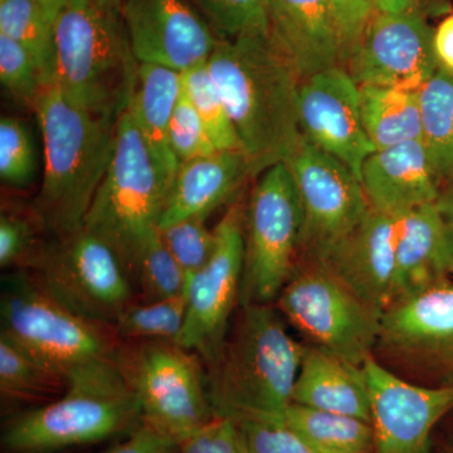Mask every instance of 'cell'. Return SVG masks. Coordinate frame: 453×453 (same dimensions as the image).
I'll return each instance as SVG.
<instances>
[{
    "label": "cell",
    "mask_w": 453,
    "mask_h": 453,
    "mask_svg": "<svg viewBox=\"0 0 453 453\" xmlns=\"http://www.w3.org/2000/svg\"><path fill=\"white\" fill-rule=\"evenodd\" d=\"M297 113L301 135L344 163L359 179L375 148L363 125L359 86L347 68L335 65L303 80Z\"/></svg>",
    "instance_id": "obj_18"
},
{
    "label": "cell",
    "mask_w": 453,
    "mask_h": 453,
    "mask_svg": "<svg viewBox=\"0 0 453 453\" xmlns=\"http://www.w3.org/2000/svg\"><path fill=\"white\" fill-rule=\"evenodd\" d=\"M2 335L70 380L113 362L120 340L110 325L88 320L55 299L26 268L2 277Z\"/></svg>",
    "instance_id": "obj_7"
},
{
    "label": "cell",
    "mask_w": 453,
    "mask_h": 453,
    "mask_svg": "<svg viewBox=\"0 0 453 453\" xmlns=\"http://www.w3.org/2000/svg\"><path fill=\"white\" fill-rule=\"evenodd\" d=\"M0 33L28 50L40 71L43 88L53 83V23L35 0H0Z\"/></svg>",
    "instance_id": "obj_30"
},
{
    "label": "cell",
    "mask_w": 453,
    "mask_h": 453,
    "mask_svg": "<svg viewBox=\"0 0 453 453\" xmlns=\"http://www.w3.org/2000/svg\"><path fill=\"white\" fill-rule=\"evenodd\" d=\"M169 142L179 163L219 151L184 89L170 120Z\"/></svg>",
    "instance_id": "obj_39"
},
{
    "label": "cell",
    "mask_w": 453,
    "mask_h": 453,
    "mask_svg": "<svg viewBox=\"0 0 453 453\" xmlns=\"http://www.w3.org/2000/svg\"><path fill=\"white\" fill-rule=\"evenodd\" d=\"M142 421L178 442L216 417L202 357L172 340L120 342L115 357Z\"/></svg>",
    "instance_id": "obj_8"
},
{
    "label": "cell",
    "mask_w": 453,
    "mask_h": 453,
    "mask_svg": "<svg viewBox=\"0 0 453 453\" xmlns=\"http://www.w3.org/2000/svg\"><path fill=\"white\" fill-rule=\"evenodd\" d=\"M180 453H241L237 428L226 417L216 416L180 442Z\"/></svg>",
    "instance_id": "obj_42"
},
{
    "label": "cell",
    "mask_w": 453,
    "mask_h": 453,
    "mask_svg": "<svg viewBox=\"0 0 453 453\" xmlns=\"http://www.w3.org/2000/svg\"><path fill=\"white\" fill-rule=\"evenodd\" d=\"M183 91L181 73L160 65L138 64L127 106L155 164L172 188L180 163L169 142V125Z\"/></svg>",
    "instance_id": "obj_25"
},
{
    "label": "cell",
    "mask_w": 453,
    "mask_h": 453,
    "mask_svg": "<svg viewBox=\"0 0 453 453\" xmlns=\"http://www.w3.org/2000/svg\"><path fill=\"white\" fill-rule=\"evenodd\" d=\"M396 235L398 219L371 207L319 265L381 315L392 301Z\"/></svg>",
    "instance_id": "obj_19"
},
{
    "label": "cell",
    "mask_w": 453,
    "mask_h": 453,
    "mask_svg": "<svg viewBox=\"0 0 453 453\" xmlns=\"http://www.w3.org/2000/svg\"><path fill=\"white\" fill-rule=\"evenodd\" d=\"M222 38L267 35L268 0H190Z\"/></svg>",
    "instance_id": "obj_34"
},
{
    "label": "cell",
    "mask_w": 453,
    "mask_h": 453,
    "mask_svg": "<svg viewBox=\"0 0 453 453\" xmlns=\"http://www.w3.org/2000/svg\"><path fill=\"white\" fill-rule=\"evenodd\" d=\"M35 2H37V4L46 12L47 16H49L50 20H52V23H55L59 12L68 4L70 0H35Z\"/></svg>",
    "instance_id": "obj_47"
},
{
    "label": "cell",
    "mask_w": 453,
    "mask_h": 453,
    "mask_svg": "<svg viewBox=\"0 0 453 453\" xmlns=\"http://www.w3.org/2000/svg\"><path fill=\"white\" fill-rule=\"evenodd\" d=\"M440 67L434 29L421 11L372 12L345 68L357 86L418 91Z\"/></svg>",
    "instance_id": "obj_15"
},
{
    "label": "cell",
    "mask_w": 453,
    "mask_h": 453,
    "mask_svg": "<svg viewBox=\"0 0 453 453\" xmlns=\"http://www.w3.org/2000/svg\"><path fill=\"white\" fill-rule=\"evenodd\" d=\"M160 237L187 277L195 275L213 255L216 229L208 228L205 219L180 220L160 229Z\"/></svg>",
    "instance_id": "obj_36"
},
{
    "label": "cell",
    "mask_w": 453,
    "mask_h": 453,
    "mask_svg": "<svg viewBox=\"0 0 453 453\" xmlns=\"http://www.w3.org/2000/svg\"><path fill=\"white\" fill-rule=\"evenodd\" d=\"M244 213L246 207L241 202L229 207L214 228L217 243L213 255L188 282L186 320L174 342L198 354L204 365L219 354L240 308Z\"/></svg>",
    "instance_id": "obj_14"
},
{
    "label": "cell",
    "mask_w": 453,
    "mask_h": 453,
    "mask_svg": "<svg viewBox=\"0 0 453 453\" xmlns=\"http://www.w3.org/2000/svg\"><path fill=\"white\" fill-rule=\"evenodd\" d=\"M339 33L342 65L345 67L359 43L374 7L372 0H326Z\"/></svg>",
    "instance_id": "obj_41"
},
{
    "label": "cell",
    "mask_w": 453,
    "mask_h": 453,
    "mask_svg": "<svg viewBox=\"0 0 453 453\" xmlns=\"http://www.w3.org/2000/svg\"><path fill=\"white\" fill-rule=\"evenodd\" d=\"M120 11L138 64L184 73L207 64L219 41L186 0H120Z\"/></svg>",
    "instance_id": "obj_17"
},
{
    "label": "cell",
    "mask_w": 453,
    "mask_h": 453,
    "mask_svg": "<svg viewBox=\"0 0 453 453\" xmlns=\"http://www.w3.org/2000/svg\"><path fill=\"white\" fill-rule=\"evenodd\" d=\"M251 175L241 150L216 151L180 163L170 188L160 229L189 219H207L240 192Z\"/></svg>",
    "instance_id": "obj_22"
},
{
    "label": "cell",
    "mask_w": 453,
    "mask_h": 453,
    "mask_svg": "<svg viewBox=\"0 0 453 453\" xmlns=\"http://www.w3.org/2000/svg\"><path fill=\"white\" fill-rule=\"evenodd\" d=\"M41 246L35 240L32 220L3 211L0 217V266L3 270L26 268Z\"/></svg>",
    "instance_id": "obj_40"
},
{
    "label": "cell",
    "mask_w": 453,
    "mask_h": 453,
    "mask_svg": "<svg viewBox=\"0 0 453 453\" xmlns=\"http://www.w3.org/2000/svg\"><path fill=\"white\" fill-rule=\"evenodd\" d=\"M303 208L285 163L259 174L244 213L240 306L275 303L301 264Z\"/></svg>",
    "instance_id": "obj_9"
},
{
    "label": "cell",
    "mask_w": 453,
    "mask_h": 453,
    "mask_svg": "<svg viewBox=\"0 0 453 453\" xmlns=\"http://www.w3.org/2000/svg\"><path fill=\"white\" fill-rule=\"evenodd\" d=\"M189 282V281H188ZM188 309V288L177 296L131 303L112 324L120 342L172 340L181 332Z\"/></svg>",
    "instance_id": "obj_31"
},
{
    "label": "cell",
    "mask_w": 453,
    "mask_h": 453,
    "mask_svg": "<svg viewBox=\"0 0 453 453\" xmlns=\"http://www.w3.org/2000/svg\"><path fill=\"white\" fill-rule=\"evenodd\" d=\"M0 82L12 96L33 107L43 88L40 71L28 50L0 33Z\"/></svg>",
    "instance_id": "obj_37"
},
{
    "label": "cell",
    "mask_w": 453,
    "mask_h": 453,
    "mask_svg": "<svg viewBox=\"0 0 453 453\" xmlns=\"http://www.w3.org/2000/svg\"><path fill=\"white\" fill-rule=\"evenodd\" d=\"M26 270L59 303L96 323L112 326L135 301V288L120 259L85 228L42 244Z\"/></svg>",
    "instance_id": "obj_12"
},
{
    "label": "cell",
    "mask_w": 453,
    "mask_h": 453,
    "mask_svg": "<svg viewBox=\"0 0 453 453\" xmlns=\"http://www.w3.org/2000/svg\"><path fill=\"white\" fill-rule=\"evenodd\" d=\"M371 395L372 453H432L431 434L453 408V386L411 383L371 356L365 362Z\"/></svg>",
    "instance_id": "obj_16"
},
{
    "label": "cell",
    "mask_w": 453,
    "mask_h": 453,
    "mask_svg": "<svg viewBox=\"0 0 453 453\" xmlns=\"http://www.w3.org/2000/svg\"><path fill=\"white\" fill-rule=\"evenodd\" d=\"M372 357L411 383L453 386V277L390 303Z\"/></svg>",
    "instance_id": "obj_11"
},
{
    "label": "cell",
    "mask_w": 453,
    "mask_h": 453,
    "mask_svg": "<svg viewBox=\"0 0 453 453\" xmlns=\"http://www.w3.org/2000/svg\"><path fill=\"white\" fill-rule=\"evenodd\" d=\"M183 89L217 150H242V144L207 64L181 73Z\"/></svg>",
    "instance_id": "obj_32"
},
{
    "label": "cell",
    "mask_w": 453,
    "mask_h": 453,
    "mask_svg": "<svg viewBox=\"0 0 453 453\" xmlns=\"http://www.w3.org/2000/svg\"><path fill=\"white\" fill-rule=\"evenodd\" d=\"M292 403L371 422L365 365L305 344Z\"/></svg>",
    "instance_id": "obj_24"
},
{
    "label": "cell",
    "mask_w": 453,
    "mask_h": 453,
    "mask_svg": "<svg viewBox=\"0 0 453 453\" xmlns=\"http://www.w3.org/2000/svg\"><path fill=\"white\" fill-rule=\"evenodd\" d=\"M451 277V249L436 202L399 217L390 303Z\"/></svg>",
    "instance_id": "obj_23"
},
{
    "label": "cell",
    "mask_w": 453,
    "mask_h": 453,
    "mask_svg": "<svg viewBox=\"0 0 453 453\" xmlns=\"http://www.w3.org/2000/svg\"><path fill=\"white\" fill-rule=\"evenodd\" d=\"M252 177L285 163L299 144L303 80L268 35L220 38L207 62Z\"/></svg>",
    "instance_id": "obj_1"
},
{
    "label": "cell",
    "mask_w": 453,
    "mask_h": 453,
    "mask_svg": "<svg viewBox=\"0 0 453 453\" xmlns=\"http://www.w3.org/2000/svg\"><path fill=\"white\" fill-rule=\"evenodd\" d=\"M67 380L0 334V395L3 404L38 405L64 395ZM37 405V407H38Z\"/></svg>",
    "instance_id": "obj_28"
},
{
    "label": "cell",
    "mask_w": 453,
    "mask_h": 453,
    "mask_svg": "<svg viewBox=\"0 0 453 453\" xmlns=\"http://www.w3.org/2000/svg\"><path fill=\"white\" fill-rule=\"evenodd\" d=\"M188 281L189 277L170 255L159 232L140 257L134 288L138 286L142 301H159L186 291Z\"/></svg>",
    "instance_id": "obj_33"
},
{
    "label": "cell",
    "mask_w": 453,
    "mask_h": 453,
    "mask_svg": "<svg viewBox=\"0 0 453 453\" xmlns=\"http://www.w3.org/2000/svg\"><path fill=\"white\" fill-rule=\"evenodd\" d=\"M303 349L273 303L240 306L219 354L204 365L214 414L283 421Z\"/></svg>",
    "instance_id": "obj_2"
},
{
    "label": "cell",
    "mask_w": 453,
    "mask_h": 453,
    "mask_svg": "<svg viewBox=\"0 0 453 453\" xmlns=\"http://www.w3.org/2000/svg\"><path fill=\"white\" fill-rule=\"evenodd\" d=\"M359 180L372 210L396 219L436 202L443 184L421 139L372 151Z\"/></svg>",
    "instance_id": "obj_20"
},
{
    "label": "cell",
    "mask_w": 453,
    "mask_h": 453,
    "mask_svg": "<svg viewBox=\"0 0 453 453\" xmlns=\"http://www.w3.org/2000/svg\"><path fill=\"white\" fill-rule=\"evenodd\" d=\"M360 112L375 150L421 139V112L416 91L359 86Z\"/></svg>",
    "instance_id": "obj_26"
},
{
    "label": "cell",
    "mask_w": 453,
    "mask_h": 453,
    "mask_svg": "<svg viewBox=\"0 0 453 453\" xmlns=\"http://www.w3.org/2000/svg\"><path fill=\"white\" fill-rule=\"evenodd\" d=\"M267 35L303 81L342 65L339 33L326 0H268Z\"/></svg>",
    "instance_id": "obj_21"
},
{
    "label": "cell",
    "mask_w": 453,
    "mask_h": 453,
    "mask_svg": "<svg viewBox=\"0 0 453 453\" xmlns=\"http://www.w3.org/2000/svg\"><path fill=\"white\" fill-rule=\"evenodd\" d=\"M285 164L303 208L301 264H319L362 222L371 205L357 175L303 136Z\"/></svg>",
    "instance_id": "obj_13"
},
{
    "label": "cell",
    "mask_w": 453,
    "mask_h": 453,
    "mask_svg": "<svg viewBox=\"0 0 453 453\" xmlns=\"http://www.w3.org/2000/svg\"><path fill=\"white\" fill-rule=\"evenodd\" d=\"M169 190L125 106L116 121L111 159L83 228L115 252L133 285L140 257L159 234Z\"/></svg>",
    "instance_id": "obj_6"
},
{
    "label": "cell",
    "mask_w": 453,
    "mask_h": 453,
    "mask_svg": "<svg viewBox=\"0 0 453 453\" xmlns=\"http://www.w3.org/2000/svg\"><path fill=\"white\" fill-rule=\"evenodd\" d=\"M142 422L136 396L115 360L67 380L64 395L12 417L2 432L5 453H57L127 436Z\"/></svg>",
    "instance_id": "obj_5"
},
{
    "label": "cell",
    "mask_w": 453,
    "mask_h": 453,
    "mask_svg": "<svg viewBox=\"0 0 453 453\" xmlns=\"http://www.w3.org/2000/svg\"><path fill=\"white\" fill-rule=\"evenodd\" d=\"M273 305L311 345L365 365L374 353L380 314L319 264H301Z\"/></svg>",
    "instance_id": "obj_10"
},
{
    "label": "cell",
    "mask_w": 453,
    "mask_h": 453,
    "mask_svg": "<svg viewBox=\"0 0 453 453\" xmlns=\"http://www.w3.org/2000/svg\"><path fill=\"white\" fill-rule=\"evenodd\" d=\"M53 32L57 88L88 111L120 115L138 67L120 0H70L57 16Z\"/></svg>",
    "instance_id": "obj_4"
},
{
    "label": "cell",
    "mask_w": 453,
    "mask_h": 453,
    "mask_svg": "<svg viewBox=\"0 0 453 453\" xmlns=\"http://www.w3.org/2000/svg\"><path fill=\"white\" fill-rule=\"evenodd\" d=\"M234 422L241 453H316L283 421L246 418Z\"/></svg>",
    "instance_id": "obj_38"
},
{
    "label": "cell",
    "mask_w": 453,
    "mask_h": 453,
    "mask_svg": "<svg viewBox=\"0 0 453 453\" xmlns=\"http://www.w3.org/2000/svg\"><path fill=\"white\" fill-rule=\"evenodd\" d=\"M421 140L443 181L453 174V73L440 65L417 91Z\"/></svg>",
    "instance_id": "obj_29"
},
{
    "label": "cell",
    "mask_w": 453,
    "mask_h": 453,
    "mask_svg": "<svg viewBox=\"0 0 453 453\" xmlns=\"http://www.w3.org/2000/svg\"><path fill=\"white\" fill-rule=\"evenodd\" d=\"M436 205L438 211H440L441 219L443 220V225H445L453 264V174L443 181Z\"/></svg>",
    "instance_id": "obj_45"
},
{
    "label": "cell",
    "mask_w": 453,
    "mask_h": 453,
    "mask_svg": "<svg viewBox=\"0 0 453 453\" xmlns=\"http://www.w3.org/2000/svg\"><path fill=\"white\" fill-rule=\"evenodd\" d=\"M105 453H180V442L142 421Z\"/></svg>",
    "instance_id": "obj_43"
},
{
    "label": "cell",
    "mask_w": 453,
    "mask_h": 453,
    "mask_svg": "<svg viewBox=\"0 0 453 453\" xmlns=\"http://www.w3.org/2000/svg\"><path fill=\"white\" fill-rule=\"evenodd\" d=\"M374 11L380 13L401 14L419 9V0H372Z\"/></svg>",
    "instance_id": "obj_46"
},
{
    "label": "cell",
    "mask_w": 453,
    "mask_h": 453,
    "mask_svg": "<svg viewBox=\"0 0 453 453\" xmlns=\"http://www.w3.org/2000/svg\"><path fill=\"white\" fill-rule=\"evenodd\" d=\"M37 172L35 142L28 127L17 118L0 121V177L13 187H27Z\"/></svg>",
    "instance_id": "obj_35"
},
{
    "label": "cell",
    "mask_w": 453,
    "mask_h": 453,
    "mask_svg": "<svg viewBox=\"0 0 453 453\" xmlns=\"http://www.w3.org/2000/svg\"><path fill=\"white\" fill-rule=\"evenodd\" d=\"M434 50L440 65L453 73V16L447 17L434 29Z\"/></svg>",
    "instance_id": "obj_44"
},
{
    "label": "cell",
    "mask_w": 453,
    "mask_h": 453,
    "mask_svg": "<svg viewBox=\"0 0 453 453\" xmlns=\"http://www.w3.org/2000/svg\"><path fill=\"white\" fill-rule=\"evenodd\" d=\"M283 422L316 453H372V423L291 403Z\"/></svg>",
    "instance_id": "obj_27"
},
{
    "label": "cell",
    "mask_w": 453,
    "mask_h": 453,
    "mask_svg": "<svg viewBox=\"0 0 453 453\" xmlns=\"http://www.w3.org/2000/svg\"><path fill=\"white\" fill-rule=\"evenodd\" d=\"M32 109L44 155L43 181L33 213L42 228L65 238L83 228L111 159L119 116L82 109L55 83L42 88Z\"/></svg>",
    "instance_id": "obj_3"
}]
</instances>
